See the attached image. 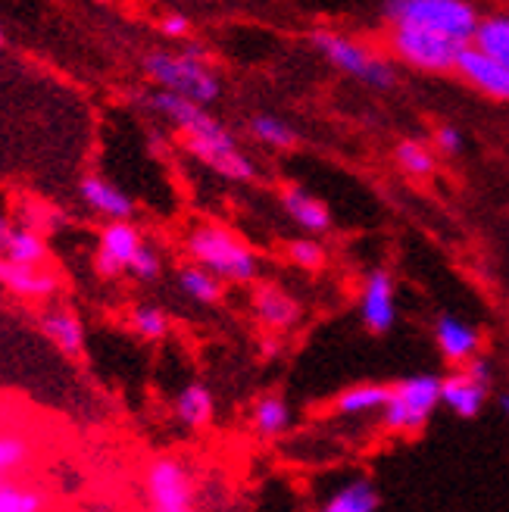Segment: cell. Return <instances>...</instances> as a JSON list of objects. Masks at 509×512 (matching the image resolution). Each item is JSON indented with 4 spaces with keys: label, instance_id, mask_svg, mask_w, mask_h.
Masks as SVG:
<instances>
[{
    "label": "cell",
    "instance_id": "cell-1",
    "mask_svg": "<svg viewBox=\"0 0 509 512\" xmlns=\"http://www.w3.org/2000/svg\"><path fill=\"white\" fill-rule=\"evenodd\" d=\"M141 66L160 91L188 97L200 107H210L222 97V79L200 44H185L182 50H150Z\"/></svg>",
    "mask_w": 509,
    "mask_h": 512
},
{
    "label": "cell",
    "instance_id": "cell-2",
    "mask_svg": "<svg viewBox=\"0 0 509 512\" xmlns=\"http://www.w3.org/2000/svg\"><path fill=\"white\" fill-rule=\"evenodd\" d=\"M188 260L222 278L225 285H253L260 278V256L241 235L219 222H200L185 235Z\"/></svg>",
    "mask_w": 509,
    "mask_h": 512
},
{
    "label": "cell",
    "instance_id": "cell-3",
    "mask_svg": "<svg viewBox=\"0 0 509 512\" xmlns=\"http://www.w3.org/2000/svg\"><path fill=\"white\" fill-rule=\"evenodd\" d=\"M316 54L344 75H350L353 82H360L372 91H391L397 85V66L391 57H381L375 47H369L360 38H350L344 32L319 29L310 38Z\"/></svg>",
    "mask_w": 509,
    "mask_h": 512
},
{
    "label": "cell",
    "instance_id": "cell-4",
    "mask_svg": "<svg viewBox=\"0 0 509 512\" xmlns=\"http://www.w3.org/2000/svg\"><path fill=\"white\" fill-rule=\"evenodd\" d=\"M381 19L388 25H416L450 35L456 41H472L481 13L472 0H381Z\"/></svg>",
    "mask_w": 509,
    "mask_h": 512
},
{
    "label": "cell",
    "instance_id": "cell-5",
    "mask_svg": "<svg viewBox=\"0 0 509 512\" xmlns=\"http://www.w3.org/2000/svg\"><path fill=\"white\" fill-rule=\"evenodd\" d=\"M441 406V375L416 372L391 384V397L378 413L388 434H419Z\"/></svg>",
    "mask_w": 509,
    "mask_h": 512
},
{
    "label": "cell",
    "instance_id": "cell-6",
    "mask_svg": "<svg viewBox=\"0 0 509 512\" xmlns=\"http://www.w3.org/2000/svg\"><path fill=\"white\" fill-rule=\"evenodd\" d=\"M463 47L466 41L431 29H416V25H391L385 35L388 57L419 72H453Z\"/></svg>",
    "mask_w": 509,
    "mask_h": 512
},
{
    "label": "cell",
    "instance_id": "cell-7",
    "mask_svg": "<svg viewBox=\"0 0 509 512\" xmlns=\"http://www.w3.org/2000/svg\"><path fill=\"white\" fill-rule=\"evenodd\" d=\"M144 509L147 512H200L197 478L175 453H160L144 466Z\"/></svg>",
    "mask_w": 509,
    "mask_h": 512
},
{
    "label": "cell",
    "instance_id": "cell-8",
    "mask_svg": "<svg viewBox=\"0 0 509 512\" xmlns=\"http://www.w3.org/2000/svg\"><path fill=\"white\" fill-rule=\"evenodd\" d=\"M182 141L194 160H200L207 169L222 175L225 182H235V185L257 182V163L241 150L238 138L228 132V128H219V132L200 135V138H182Z\"/></svg>",
    "mask_w": 509,
    "mask_h": 512
},
{
    "label": "cell",
    "instance_id": "cell-9",
    "mask_svg": "<svg viewBox=\"0 0 509 512\" xmlns=\"http://www.w3.org/2000/svg\"><path fill=\"white\" fill-rule=\"evenodd\" d=\"M491 391V366L488 360L475 356L472 363L453 369L450 375H441V406H447L456 419H478L488 403Z\"/></svg>",
    "mask_w": 509,
    "mask_h": 512
},
{
    "label": "cell",
    "instance_id": "cell-10",
    "mask_svg": "<svg viewBox=\"0 0 509 512\" xmlns=\"http://www.w3.org/2000/svg\"><path fill=\"white\" fill-rule=\"evenodd\" d=\"M360 322L369 335L381 338L397 325V285L394 275L385 266H375L366 272L360 288Z\"/></svg>",
    "mask_w": 509,
    "mask_h": 512
},
{
    "label": "cell",
    "instance_id": "cell-11",
    "mask_svg": "<svg viewBox=\"0 0 509 512\" xmlns=\"http://www.w3.org/2000/svg\"><path fill=\"white\" fill-rule=\"evenodd\" d=\"M144 244L147 241H144V235L138 232V225L132 219L107 222V228L100 232L97 250H94V272L100 278H119V275H125Z\"/></svg>",
    "mask_w": 509,
    "mask_h": 512
},
{
    "label": "cell",
    "instance_id": "cell-12",
    "mask_svg": "<svg viewBox=\"0 0 509 512\" xmlns=\"http://www.w3.org/2000/svg\"><path fill=\"white\" fill-rule=\"evenodd\" d=\"M453 72L460 75L469 88H475L478 94L497 100V104H509V66L488 57L485 50H478L475 44L463 47V54H460V60H456Z\"/></svg>",
    "mask_w": 509,
    "mask_h": 512
},
{
    "label": "cell",
    "instance_id": "cell-13",
    "mask_svg": "<svg viewBox=\"0 0 509 512\" xmlns=\"http://www.w3.org/2000/svg\"><path fill=\"white\" fill-rule=\"evenodd\" d=\"M435 344H438V353L444 356V363L460 369V366L472 363L475 356H481L485 338H481L478 325L453 316V313H441L435 319Z\"/></svg>",
    "mask_w": 509,
    "mask_h": 512
},
{
    "label": "cell",
    "instance_id": "cell-14",
    "mask_svg": "<svg viewBox=\"0 0 509 512\" xmlns=\"http://www.w3.org/2000/svg\"><path fill=\"white\" fill-rule=\"evenodd\" d=\"M278 203H282L285 216L313 238H322L335 228L332 210H328L325 203L316 194H310L303 185H285L282 191H278Z\"/></svg>",
    "mask_w": 509,
    "mask_h": 512
},
{
    "label": "cell",
    "instance_id": "cell-15",
    "mask_svg": "<svg viewBox=\"0 0 509 512\" xmlns=\"http://www.w3.org/2000/svg\"><path fill=\"white\" fill-rule=\"evenodd\" d=\"M79 197L94 216L107 219V222H125V219H132L135 210H138L129 194H125L119 185L107 182V178H100V175H85L82 178Z\"/></svg>",
    "mask_w": 509,
    "mask_h": 512
},
{
    "label": "cell",
    "instance_id": "cell-16",
    "mask_svg": "<svg viewBox=\"0 0 509 512\" xmlns=\"http://www.w3.org/2000/svg\"><path fill=\"white\" fill-rule=\"evenodd\" d=\"M0 288L22 300H50L60 291V278L44 266H19L0 256Z\"/></svg>",
    "mask_w": 509,
    "mask_h": 512
},
{
    "label": "cell",
    "instance_id": "cell-17",
    "mask_svg": "<svg viewBox=\"0 0 509 512\" xmlns=\"http://www.w3.org/2000/svg\"><path fill=\"white\" fill-rule=\"evenodd\" d=\"M250 306H253L257 322L269 331H288L303 316L297 297H291L285 288H278V285H257L253 288Z\"/></svg>",
    "mask_w": 509,
    "mask_h": 512
},
{
    "label": "cell",
    "instance_id": "cell-18",
    "mask_svg": "<svg viewBox=\"0 0 509 512\" xmlns=\"http://www.w3.org/2000/svg\"><path fill=\"white\" fill-rule=\"evenodd\" d=\"M38 328L63 356H69V360H79L85 353V325L79 313L69 310V306H50V310H44L38 316Z\"/></svg>",
    "mask_w": 509,
    "mask_h": 512
},
{
    "label": "cell",
    "instance_id": "cell-19",
    "mask_svg": "<svg viewBox=\"0 0 509 512\" xmlns=\"http://www.w3.org/2000/svg\"><path fill=\"white\" fill-rule=\"evenodd\" d=\"M172 416L175 422L188 431H203L210 428L216 419V397L203 381H188L182 391L172 400Z\"/></svg>",
    "mask_w": 509,
    "mask_h": 512
},
{
    "label": "cell",
    "instance_id": "cell-20",
    "mask_svg": "<svg viewBox=\"0 0 509 512\" xmlns=\"http://www.w3.org/2000/svg\"><path fill=\"white\" fill-rule=\"evenodd\" d=\"M391 397V384L385 381H360L344 388L335 400H332V413L338 419H360V416H378L385 409Z\"/></svg>",
    "mask_w": 509,
    "mask_h": 512
},
{
    "label": "cell",
    "instance_id": "cell-21",
    "mask_svg": "<svg viewBox=\"0 0 509 512\" xmlns=\"http://www.w3.org/2000/svg\"><path fill=\"white\" fill-rule=\"evenodd\" d=\"M294 425V409L282 394H260L250 406V428L260 441H278L285 438Z\"/></svg>",
    "mask_w": 509,
    "mask_h": 512
},
{
    "label": "cell",
    "instance_id": "cell-22",
    "mask_svg": "<svg viewBox=\"0 0 509 512\" xmlns=\"http://www.w3.org/2000/svg\"><path fill=\"white\" fill-rule=\"evenodd\" d=\"M378 509H381V491L366 475L338 484V488L316 506V512H378Z\"/></svg>",
    "mask_w": 509,
    "mask_h": 512
},
{
    "label": "cell",
    "instance_id": "cell-23",
    "mask_svg": "<svg viewBox=\"0 0 509 512\" xmlns=\"http://www.w3.org/2000/svg\"><path fill=\"white\" fill-rule=\"evenodd\" d=\"M178 291L200 306H216L225 297V281L197 263H188L178 269Z\"/></svg>",
    "mask_w": 509,
    "mask_h": 512
},
{
    "label": "cell",
    "instance_id": "cell-24",
    "mask_svg": "<svg viewBox=\"0 0 509 512\" xmlns=\"http://www.w3.org/2000/svg\"><path fill=\"white\" fill-rule=\"evenodd\" d=\"M394 163H397V169L406 178H416V182H422V178H431V175L438 172L435 147L419 141V138H403V141H397V147H394Z\"/></svg>",
    "mask_w": 509,
    "mask_h": 512
},
{
    "label": "cell",
    "instance_id": "cell-25",
    "mask_svg": "<svg viewBox=\"0 0 509 512\" xmlns=\"http://www.w3.org/2000/svg\"><path fill=\"white\" fill-rule=\"evenodd\" d=\"M35 463V444L29 434L0 428V478H16Z\"/></svg>",
    "mask_w": 509,
    "mask_h": 512
},
{
    "label": "cell",
    "instance_id": "cell-26",
    "mask_svg": "<svg viewBox=\"0 0 509 512\" xmlns=\"http://www.w3.org/2000/svg\"><path fill=\"white\" fill-rule=\"evenodd\" d=\"M469 44H475L478 50H485L488 57H494L503 66H509V13L481 16V22H478V29H475Z\"/></svg>",
    "mask_w": 509,
    "mask_h": 512
},
{
    "label": "cell",
    "instance_id": "cell-27",
    "mask_svg": "<svg viewBox=\"0 0 509 512\" xmlns=\"http://www.w3.org/2000/svg\"><path fill=\"white\" fill-rule=\"evenodd\" d=\"M250 128V135L257 138L263 147L269 150H294L297 147V128L282 119V116H275V113H257V116H250L247 122Z\"/></svg>",
    "mask_w": 509,
    "mask_h": 512
},
{
    "label": "cell",
    "instance_id": "cell-28",
    "mask_svg": "<svg viewBox=\"0 0 509 512\" xmlns=\"http://www.w3.org/2000/svg\"><path fill=\"white\" fill-rule=\"evenodd\" d=\"M47 491L38 484L0 478V512H47Z\"/></svg>",
    "mask_w": 509,
    "mask_h": 512
},
{
    "label": "cell",
    "instance_id": "cell-29",
    "mask_svg": "<svg viewBox=\"0 0 509 512\" xmlns=\"http://www.w3.org/2000/svg\"><path fill=\"white\" fill-rule=\"evenodd\" d=\"M4 260L19 266H44L47 263V241L32 225H16L7 241Z\"/></svg>",
    "mask_w": 509,
    "mask_h": 512
},
{
    "label": "cell",
    "instance_id": "cell-30",
    "mask_svg": "<svg viewBox=\"0 0 509 512\" xmlns=\"http://www.w3.org/2000/svg\"><path fill=\"white\" fill-rule=\"evenodd\" d=\"M129 328L135 331V335H138L141 341L157 344V341H163V338L169 335L172 322H169L166 310H160V306H154V303H141V306H135V310L129 313Z\"/></svg>",
    "mask_w": 509,
    "mask_h": 512
},
{
    "label": "cell",
    "instance_id": "cell-31",
    "mask_svg": "<svg viewBox=\"0 0 509 512\" xmlns=\"http://www.w3.org/2000/svg\"><path fill=\"white\" fill-rule=\"evenodd\" d=\"M288 260H291V266H297V269H303V272H319V269H325V263H328V250H325V244H322L319 238H313V235H307V238H294V241L288 244Z\"/></svg>",
    "mask_w": 509,
    "mask_h": 512
},
{
    "label": "cell",
    "instance_id": "cell-32",
    "mask_svg": "<svg viewBox=\"0 0 509 512\" xmlns=\"http://www.w3.org/2000/svg\"><path fill=\"white\" fill-rule=\"evenodd\" d=\"M160 272H163V256L154 247H150V244H144L138 250V256L132 260V266H129V275L138 278V281H157Z\"/></svg>",
    "mask_w": 509,
    "mask_h": 512
},
{
    "label": "cell",
    "instance_id": "cell-33",
    "mask_svg": "<svg viewBox=\"0 0 509 512\" xmlns=\"http://www.w3.org/2000/svg\"><path fill=\"white\" fill-rule=\"evenodd\" d=\"M435 147L441 153H447V157H456V153H463V147H466L463 128H456V125H438L435 128Z\"/></svg>",
    "mask_w": 509,
    "mask_h": 512
},
{
    "label": "cell",
    "instance_id": "cell-34",
    "mask_svg": "<svg viewBox=\"0 0 509 512\" xmlns=\"http://www.w3.org/2000/svg\"><path fill=\"white\" fill-rule=\"evenodd\" d=\"M160 32L172 41H185L191 38V19L185 13H166L160 19Z\"/></svg>",
    "mask_w": 509,
    "mask_h": 512
},
{
    "label": "cell",
    "instance_id": "cell-35",
    "mask_svg": "<svg viewBox=\"0 0 509 512\" xmlns=\"http://www.w3.org/2000/svg\"><path fill=\"white\" fill-rule=\"evenodd\" d=\"M13 222L4 216V213H0V256H4V250H7V241H10V235H13Z\"/></svg>",
    "mask_w": 509,
    "mask_h": 512
},
{
    "label": "cell",
    "instance_id": "cell-36",
    "mask_svg": "<svg viewBox=\"0 0 509 512\" xmlns=\"http://www.w3.org/2000/svg\"><path fill=\"white\" fill-rule=\"evenodd\" d=\"M500 409L509 416V397H500Z\"/></svg>",
    "mask_w": 509,
    "mask_h": 512
},
{
    "label": "cell",
    "instance_id": "cell-37",
    "mask_svg": "<svg viewBox=\"0 0 509 512\" xmlns=\"http://www.w3.org/2000/svg\"><path fill=\"white\" fill-rule=\"evenodd\" d=\"M0 44H4V29H0Z\"/></svg>",
    "mask_w": 509,
    "mask_h": 512
},
{
    "label": "cell",
    "instance_id": "cell-38",
    "mask_svg": "<svg viewBox=\"0 0 509 512\" xmlns=\"http://www.w3.org/2000/svg\"><path fill=\"white\" fill-rule=\"evenodd\" d=\"M0 428H4V422H0Z\"/></svg>",
    "mask_w": 509,
    "mask_h": 512
}]
</instances>
